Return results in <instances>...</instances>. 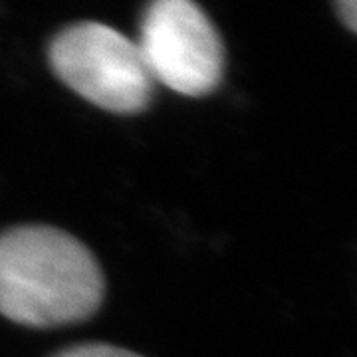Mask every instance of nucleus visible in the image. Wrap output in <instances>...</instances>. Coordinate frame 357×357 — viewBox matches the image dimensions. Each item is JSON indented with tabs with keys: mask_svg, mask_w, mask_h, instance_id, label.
I'll use <instances>...</instances> for the list:
<instances>
[{
	"mask_svg": "<svg viewBox=\"0 0 357 357\" xmlns=\"http://www.w3.org/2000/svg\"><path fill=\"white\" fill-rule=\"evenodd\" d=\"M102 268L76 236L54 227L0 234V314L22 326L88 319L103 300Z\"/></svg>",
	"mask_w": 357,
	"mask_h": 357,
	"instance_id": "nucleus-1",
	"label": "nucleus"
},
{
	"mask_svg": "<svg viewBox=\"0 0 357 357\" xmlns=\"http://www.w3.org/2000/svg\"><path fill=\"white\" fill-rule=\"evenodd\" d=\"M54 74L89 103L114 114H139L153 100L137 44L112 26L79 22L52 40Z\"/></svg>",
	"mask_w": 357,
	"mask_h": 357,
	"instance_id": "nucleus-2",
	"label": "nucleus"
},
{
	"mask_svg": "<svg viewBox=\"0 0 357 357\" xmlns=\"http://www.w3.org/2000/svg\"><path fill=\"white\" fill-rule=\"evenodd\" d=\"M135 44L155 84L177 93L201 98L222 79L225 50L217 28L189 0L149 4Z\"/></svg>",
	"mask_w": 357,
	"mask_h": 357,
	"instance_id": "nucleus-3",
	"label": "nucleus"
},
{
	"mask_svg": "<svg viewBox=\"0 0 357 357\" xmlns=\"http://www.w3.org/2000/svg\"><path fill=\"white\" fill-rule=\"evenodd\" d=\"M56 357H143L123 349V347H115V345L107 344H86L70 347L62 354H58Z\"/></svg>",
	"mask_w": 357,
	"mask_h": 357,
	"instance_id": "nucleus-4",
	"label": "nucleus"
},
{
	"mask_svg": "<svg viewBox=\"0 0 357 357\" xmlns=\"http://www.w3.org/2000/svg\"><path fill=\"white\" fill-rule=\"evenodd\" d=\"M337 14L344 24L357 34V0H344L337 4Z\"/></svg>",
	"mask_w": 357,
	"mask_h": 357,
	"instance_id": "nucleus-5",
	"label": "nucleus"
}]
</instances>
